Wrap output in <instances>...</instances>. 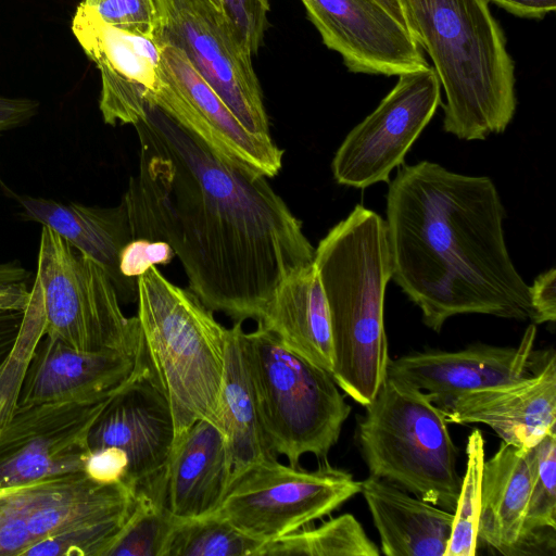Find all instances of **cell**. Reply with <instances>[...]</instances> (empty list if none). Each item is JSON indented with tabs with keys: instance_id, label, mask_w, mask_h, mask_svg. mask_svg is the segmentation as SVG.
I'll use <instances>...</instances> for the list:
<instances>
[{
	"instance_id": "obj_25",
	"label": "cell",
	"mask_w": 556,
	"mask_h": 556,
	"mask_svg": "<svg viewBox=\"0 0 556 556\" xmlns=\"http://www.w3.org/2000/svg\"><path fill=\"white\" fill-rule=\"evenodd\" d=\"M528 451L502 441L483 464L478 541L504 555H514L521 536L532 479Z\"/></svg>"
},
{
	"instance_id": "obj_26",
	"label": "cell",
	"mask_w": 556,
	"mask_h": 556,
	"mask_svg": "<svg viewBox=\"0 0 556 556\" xmlns=\"http://www.w3.org/2000/svg\"><path fill=\"white\" fill-rule=\"evenodd\" d=\"M242 321H235L227 328L218 402V424L226 440L231 479L255 463L277 458L261 427L242 348Z\"/></svg>"
},
{
	"instance_id": "obj_19",
	"label": "cell",
	"mask_w": 556,
	"mask_h": 556,
	"mask_svg": "<svg viewBox=\"0 0 556 556\" xmlns=\"http://www.w3.org/2000/svg\"><path fill=\"white\" fill-rule=\"evenodd\" d=\"M536 327H527L516 346L475 344L457 352L429 351L389 361L388 376L425 391L435 404L456 395L528 376L535 364Z\"/></svg>"
},
{
	"instance_id": "obj_14",
	"label": "cell",
	"mask_w": 556,
	"mask_h": 556,
	"mask_svg": "<svg viewBox=\"0 0 556 556\" xmlns=\"http://www.w3.org/2000/svg\"><path fill=\"white\" fill-rule=\"evenodd\" d=\"M161 46V86L150 103L160 108L216 153L267 178L282 166L283 151L248 131L177 47Z\"/></svg>"
},
{
	"instance_id": "obj_12",
	"label": "cell",
	"mask_w": 556,
	"mask_h": 556,
	"mask_svg": "<svg viewBox=\"0 0 556 556\" xmlns=\"http://www.w3.org/2000/svg\"><path fill=\"white\" fill-rule=\"evenodd\" d=\"M154 2L160 16L154 39L179 48L248 131L271 138L252 55L228 21L202 12L189 0Z\"/></svg>"
},
{
	"instance_id": "obj_13",
	"label": "cell",
	"mask_w": 556,
	"mask_h": 556,
	"mask_svg": "<svg viewBox=\"0 0 556 556\" xmlns=\"http://www.w3.org/2000/svg\"><path fill=\"white\" fill-rule=\"evenodd\" d=\"M111 396L16 405L0 427V488L84 472L89 431Z\"/></svg>"
},
{
	"instance_id": "obj_37",
	"label": "cell",
	"mask_w": 556,
	"mask_h": 556,
	"mask_svg": "<svg viewBox=\"0 0 556 556\" xmlns=\"http://www.w3.org/2000/svg\"><path fill=\"white\" fill-rule=\"evenodd\" d=\"M29 271L16 261L0 264V314L24 312L30 299Z\"/></svg>"
},
{
	"instance_id": "obj_40",
	"label": "cell",
	"mask_w": 556,
	"mask_h": 556,
	"mask_svg": "<svg viewBox=\"0 0 556 556\" xmlns=\"http://www.w3.org/2000/svg\"><path fill=\"white\" fill-rule=\"evenodd\" d=\"M503 8L507 12L526 18H542L553 12L556 0H485Z\"/></svg>"
},
{
	"instance_id": "obj_22",
	"label": "cell",
	"mask_w": 556,
	"mask_h": 556,
	"mask_svg": "<svg viewBox=\"0 0 556 556\" xmlns=\"http://www.w3.org/2000/svg\"><path fill=\"white\" fill-rule=\"evenodd\" d=\"M165 505L177 519L213 513L231 480V466L222 429L200 419L174 441L165 467Z\"/></svg>"
},
{
	"instance_id": "obj_36",
	"label": "cell",
	"mask_w": 556,
	"mask_h": 556,
	"mask_svg": "<svg viewBox=\"0 0 556 556\" xmlns=\"http://www.w3.org/2000/svg\"><path fill=\"white\" fill-rule=\"evenodd\" d=\"M128 470L126 453L115 446H106L90 451L84 472L98 483L111 484L125 482Z\"/></svg>"
},
{
	"instance_id": "obj_35",
	"label": "cell",
	"mask_w": 556,
	"mask_h": 556,
	"mask_svg": "<svg viewBox=\"0 0 556 556\" xmlns=\"http://www.w3.org/2000/svg\"><path fill=\"white\" fill-rule=\"evenodd\" d=\"M174 256V251L164 241L136 238L122 249L118 268L123 277L137 281L150 267L167 265Z\"/></svg>"
},
{
	"instance_id": "obj_41",
	"label": "cell",
	"mask_w": 556,
	"mask_h": 556,
	"mask_svg": "<svg viewBox=\"0 0 556 556\" xmlns=\"http://www.w3.org/2000/svg\"><path fill=\"white\" fill-rule=\"evenodd\" d=\"M22 378L11 379L0 387V427L9 419L17 405Z\"/></svg>"
},
{
	"instance_id": "obj_1",
	"label": "cell",
	"mask_w": 556,
	"mask_h": 556,
	"mask_svg": "<svg viewBox=\"0 0 556 556\" xmlns=\"http://www.w3.org/2000/svg\"><path fill=\"white\" fill-rule=\"evenodd\" d=\"M131 125L139 169L122 201L134 239L168 243L212 312L257 320L279 285L314 263L301 220L267 177L232 164L156 105Z\"/></svg>"
},
{
	"instance_id": "obj_2",
	"label": "cell",
	"mask_w": 556,
	"mask_h": 556,
	"mask_svg": "<svg viewBox=\"0 0 556 556\" xmlns=\"http://www.w3.org/2000/svg\"><path fill=\"white\" fill-rule=\"evenodd\" d=\"M386 213L391 279L428 328L440 332L459 314L531 319L529 286L508 253L491 178L403 163L389 181Z\"/></svg>"
},
{
	"instance_id": "obj_16",
	"label": "cell",
	"mask_w": 556,
	"mask_h": 556,
	"mask_svg": "<svg viewBox=\"0 0 556 556\" xmlns=\"http://www.w3.org/2000/svg\"><path fill=\"white\" fill-rule=\"evenodd\" d=\"M132 376L111 396L93 422L90 451L115 446L128 457L125 482L132 489L160 476L175 438L169 403L154 380L141 352Z\"/></svg>"
},
{
	"instance_id": "obj_11",
	"label": "cell",
	"mask_w": 556,
	"mask_h": 556,
	"mask_svg": "<svg viewBox=\"0 0 556 556\" xmlns=\"http://www.w3.org/2000/svg\"><path fill=\"white\" fill-rule=\"evenodd\" d=\"M441 84L432 66L404 73L378 106L357 124L332 162L340 185L365 189L389 182L441 103Z\"/></svg>"
},
{
	"instance_id": "obj_10",
	"label": "cell",
	"mask_w": 556,
	"mask_h": 556,
	"mask_svg": "<svg viewBox=\"0 0 556 556\" xmlns=\"http://www.w3.org/2000/svg\"><path fill=\"white\" fill-rule=\"evenodd\" d=\"M357 493L361 482L327 462L309 471L270 458L235 476L211 514L255 540L268 542L330 515Z\"/></svg>"
},
{
	"instance_id": "obj_15",
	"label": "cell",
	"mask_w": 556,
	"mask_h": 556,
	"mask_svg": "<svg viewBox=\"0 0 556 556\" xmlns=\"http://www.w3.org/2000/svg\"><path fill=\"white\" fill-rule=\"evenodd\" d=\"M300 1L350 72L400 76L430 66L413 33L377 0Z\"/></svg>"
},
{
	"instance_id": "obj_34",
	"label": "cell",
	"mask_w": 556,
	"mask_h": 556,
	"mask_svg": "<svg viewBox=\"0 0 556 556\" xmlns=\"http://www.w3.org/2000/svg\"><path fill=\"white\" fill-rule=\"evenodd\" d=\"M235 36L251 54H256L268 26L269 0H222Z\"/></svg>"
},
{
	"instance_id": "obj_3",
	"label": "cell",
	"mask_w": 556,
	"mask_h": 556,
	"mask_svg": "<svg viewBox=\"0 0 556 556\" xmlns=\"http://www.w3.org/2000/svg\"><path fill=\"white\" fill-rule=\"evenodd\" d=\"M338 387L366 406L388 376L384 294L392 276L386 222L358 204L315 248Z\"/></svg>"
},
{
	"instance_id": "obj_21",
	"label": "cell",
	"mask_w": 556,
	"mask_h": 556,
	"mask_svg": "<svg viewBox=\"0 0 556 556\" xmlns=\"http://www.w3.org/2000/svg\"><path fill=\"white\" fill-rule=\"evenodd\" d=\"M16 200L22 220L36 222L58 232L106 271L121 302L137 301V281L123 277L118 268L122 249L134 239L123 201L117 206L101 207L30 195H18Z\"/></svg>"
},
{
	"instance_id": "obj_17",
	"label": "cell",
	"mask_w": 556,
	"mask_h": 556,
	"mask_svg": "<svg viewBox=\"0 0 556 556\" xmlns=\"http://www.w3.org/2000/svg\"><path fill=\"white\" fill-rule=\"evenodd\" d=\"M71 28L100 72L99 109L104 123L131 125L161 86L160 43L105 23L83 2Z\"/></svg>"
},
{
	"instance_id": "obj_31",
	"label": "cell",
	"mask_w": 556,
	"mask_h": 556,
	"mask_svg": "<svg viewBox=\"0 0 556 556\" xmlns=\"http://www.w3.org/2000/svg\"><path fill=\"white\" fill-rule=\"evenodd\" d=\"M531 489L521 528V536L514 555L532 535L556 529V431L546 434L529 448Z\"/></svg>"
},
{
	"instance_id": "obj_23",
	"label": "cell",
	"mask_w": 556,
	"mask_h": 556,
	"mask_svg": "<svg viewBox=\"0 0 556 556\" xmlns=\"http://www.w3.org/2000/svg\"><path fill=\"white\" fill-rule=\"evenodd\" d=\"M381 552L387 556H443L447 547L453 511L441 509L404 489L369 476L361 482Z\"/></svg>"
},
{
	"instance_id": "obj_5",
	"label": "cell",
	"mask_w": 556,
	"mask_h": 556,
	"mask_svg": "<svg viewBox=\"0 0 556 556\" xmlns=\"http://www.w3.org/2000/svg\"><path fill=\"white\" fill-rule=\"evenodd\" d=\"M141 352L166 396L178 439L195 421L218 427V402L227 328L189 289L156 266L137 280Z\"/></svg>"
},
{
	"instance_id": "obj_32",
	"label": "cell",
	"mask_w": 556,
	"mask_h": 556,
	"mask_svg": "<svg viewBox=\"0 0 556 556\" xmlns=\"http://www.w3.org/2000/svg\"><path fill=\"white\" fill-rule=\"evenodd\" d=\"M43 334L41 293L37 286H33L24 312L0 314V387L23 377L31 352Z\"/></svg>"
},
{
	"instance_id": "obj_42",
	"label": "cell",
	"mask_w": 556,
	"mask_h": 556,
	"mask_svg": "<svg viewBox=\"0 0 556 556\" xmlns=\"http://www.w3.org/2000/svg\"><path fill=\"white\" fill-rule=\"evenodd\" d=\"M202 12L217 18H226L222 0H189ZM227 20V18H226Z\"/></svg>"
},
{
	"instance_id": "obj_8",
	"label": "cell",
	"mask_w": 556,
	"mask_h": 556,
	"mask_svg": "<svg viewBox=\"0 0 556 556\" xmlns=\"http://www.w3.org/2000/svg\"><path fill=\"white\" fill-rule=\"evenodd\" d=\"M242 348L261 427L271 452L290 466L313 454L326 458L351 407L331 374L287 348L257 324L242 332Z\"/></svg>"
},
{
	"instance_id": "obj_24",
	"label": "cell",
	"mask_w": 556,
	"mask_h": 556,
	"mask_svg": "<svg viewBox=\"0 0 556 556\" xmlns=\"http://www.w3.org/2000/svg\"><path fill=\"white\" fill-rule=\"evenodd\" d=\"M256 321L287 348L331 372L330 316L315 263L286 278Z\"/></svg>"
},
{
	"instance_id": "obj_27",
	"label": "cell",
	"mask_w": 556,
	"mask_h": 556,
	"mask_svg": "<svg viewBox=\"0 0 556 556\" xmlns=\"http://www.w3.org/2000/svg\"><path fill=\"white\" fill-rule=\"evenodd\" d=\"M378 546L351 514L332 518L316 528H302L264 542L256 556H379Z\"/></svg>"
},
{
	"instance_id": "obj_28",
	"label": "cell",
	"mask_w": 556,
	"mask_h": 556,
	"mask_svg": "<svg viewBox=\"0 0 556 556\" xmlns=\"http://www.w3.org/2000/svg\"><path fill=\"white\" fill-rule=\"evenodd\" d=\"M165 470L136 489L135 506L106 556H162L176 518L165 505Z\"/></svg>"
},
{
	"instance_id": "obj_39",
	"label": "cell",
	"mask_w": 556,
	"mask_h": 556,
	"mask_svg": "<svg viewBox=\"0 0 556 556\" xmlns=\"http://www.w3.org/2000/svg\"><path fill=\"white\" fill-rule=\"evenodd\" d=\"M39 106L34 99L0 96V135L28 123L37 115Z\"/></svg>"
},
{
	"instance_id": "obj_33",
	"label": "cell",
	"mask_w": 556,
	"mask_h": 556,
	"mask_svg": "<svg viewBox=\"0 0 556 556\" xmlns=\"http://www.w3.org/2000/svg\"><path fill=\"white\" fill-rule=\"evenodd\" d=\"M105 23L122 30L154 38L160 16L154 0H83Z\"/></svg>"
},
{
	"instance_id": "obj_38",
	"label": "cell",
	"mask_w": 556,
	"mask_h": 556,
	"mask_svg": "<svg viewBox=\"0 0 556 556\" xmlns=\"http://www.w3.org/2000/svg\"><path fill=\"white\" fill-rule=\"evenodd\" d=\"M556 270L551 268L539 275L529 286L532 308L531 320L534 325L554 323L556 319Z\"/></svg>"
},
{
	"instance_id": "obj_18",
	"label": "cell",
	"mask_w": 556,
	"mask_h": 556,
	"mask_svg": "<svg viewBox=\"0 0 556 556\" xmlns=\"http://www.w3.org/2000/svg\"><path fill=\"white\" fill-rule=\"evenodd\" d=\"M542 366L523 378L466 392L435 403L446 422L484 424L502 439L529 450L556 431L555 355H545Z\"/></svg>"
},
{
	"instance_id": "obj_9",
	"label": "cell",
	"mask_w": 556,
	"mask_h": 556,
	"mask_svg": "<svg viewBox=\"0 0 556 556\" xmlns=\"http://www.w3.org/2000/svg\"><path fill=\"white\" fill-rule=\"evenodd\" d=\"M35 280L46 336L81 351L138 352L139 319L124 315L106 271L47 226L40 235Z\"/></svg>"
},
{
	"instance_id": "obj_30",
	"label": "cell",
	"mask_w": 556,
	"mask_h": 556,
	"mask_svg": "<svg viewBox=\"0 0 556 556\" xmlns=\"http://www.w3.org/2000/svg\"><path fill=\"white\" fill-rule=\"evenodd\" d=\"M466 470L453 511V526L443 556H473L478 547L481 479L485 460L484 439L479 429L468 435Z\"/></svg>"
},
{
	"instance_id": "obj_29",
	"label": "cell",
	"mask_w": 556,
	"mask_h": 556,
	"mask_svg": "<svg viewBox=\"0 0 556 556\" xmlns=\"http://www.w3.org/2000/svg\"><path fill=\"white\" fill-rule=\"evenodd\" d=\"M263 543L208 514L176 518L162 556H256Z\"/></svg>"
},
{
	"instance_id": "obj_43",
	"label": "cell",
	"mask_w": 556,
	"mask_h": 556,
	"mask_svg": "<svg viewBox=\"0 0 556 556\" xmlns=\"http://www.w3.org/2000/svg\"><path fill=\"white\" fill-rule=\"evenodd\" d=\"M383 5L397 21L409 29V25L402 7L401 0H377ZM410 30V29H409Z\"/></svg>"
},
{
	"instance_id": "obj_7",
	"label": "cell",
	"mask_w": 556,
	"mask_h": 556,
	"mask_svg": "<svg viewBox=\"0 0 556 556\" xmlns=\"http://www.w3.org/2000/svg\"><path fill=\"white\" fill-rule=\"evenodd\" d=\"M365 407L356 438L369 476L454 511L462 484L458 450L430 396L387 376Z\"/></svg>"
},
{
	"instance_id": "obj_6",
	"label": "cell",
	"mask_w": 556,
	"mask_h": 556,
	"mask_svg": "<svg viewBox=\"0 0 556 556\" xmlns=\"http://www.w3.org/2000/svg\"><path fill=\"white\" fill-rule=\"evenodd\" d=\"M135 503L85 472L0 488V556H106Z\"/></svg>"
},
{
	"instance_id": "obj_4",
	"label": "cell",
	"mask_w": 556,
	"mask_h": 556,
	"mask_svg": "<svg viewBox=\"0 0 556 556\" xmlns=\"http://www.w3.org/2000/svg\"><path fill=\"white\" fill-rule=\"evenodd\" d=\"M409 29L443 87V128L463 140L506 130L516 112L515 65L485 0H401Z\"/></svg>"
},
{
	"instance_id": "obj_20",
	"label": "cell",
	"mask_w": 556,
	"mask_h": 556,
	"mask_svg": "<svg viewBox=\"0 0 556 556\" xmlns=\"http://www.w3.org/2000/svg\"><path fill=\"white\" fill-rule=\"evenodd\" d=\"M138 363V352L81 351L43 334L24 371L17 405L108 399L132 376Z\"/></svg>"
}]
</instances>
